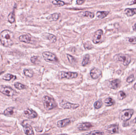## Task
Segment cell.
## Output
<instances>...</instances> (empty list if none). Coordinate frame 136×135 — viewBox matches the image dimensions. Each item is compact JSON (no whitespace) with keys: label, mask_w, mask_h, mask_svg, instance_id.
<instances>
[{"label":"cell","mask_w":136,"mask_h":135,"mask_svg":"<svg viewBox=\"0 0 136 135\" xmlns=\"http://www.w3.org/2000/svg\"><path fill=\"white\" fill-rule=\"evenodd\" d=\"M14 33L8 30H5L0 33V41L4 47H11L14 43Z\"/></svg>","instance_id":"obj_1"},{"label":"cell","mask_w":136,"mask_h":135,"mask_svg":"<svg viewBox=\"0 0 136 135\" xmlns=\"http://www.w3.org/2000/svg\"><path fill=\"white\" fill-rule=\"evenodd\" d=\"M43 101L44 108L47 111L52 110L57 106V103L54 99L48 96H44Z\"/></svg>","instance_id":"obj_2"},{"label":"cell","mask_w":136,"mask_h":135,"mask_svg":"<svg viewBox=\"0 0 136 135\" xmlns=\"http://www.w3.org/2000/svg\"><path fill=\"white\" fill-rule=\"evenodd\" d=\"M114 59L117 61H120L125 66H127L129 65L131 61V58L129 55L122 53L115 55Z\"/></svg>","instance_id":"obj_3"},{"label":"cell","mask_w":136,"mask_h":135,"mask_svg":"<svg viewBox=\"0 0 136 135\" xmlns=\"http://www.w3.org/2000/svg\"><path fill=\"white\" fill-rule=\"evenodd\" d=\"M134 113L132 109H125L121 111L119 115V118L121 120L127 121L131 118Z\"/></svg>","instance_id":"obj_4"},{"label":"cell","mask_w":136,"mask_h":135,"mask_svg":"<svg viewBox=\"0 0 136 135\" xmlns=\"http://www.w3.org/2000/svg\"><path fill=\"white\" fill-rule=\"evenodd\" d=\"M44 59L47 62H57L58 59L55 55L49 52H45L42 53Z\"/></svg>","instance_id":"obj_5"},{"label":"cell","mask_w":136,"mask_h":135,"mask_svg":"<svg viewBox=\"0 0 136 135\" xmlns=\"http://www.w3.org/2000/svg\"><path fill=\"white\" fill-rule=\"evenodd\" d=\"M0 92L8 96H13L16 93V92L11 88L3 85L0 86Z\"/></svg>","instance_id":"obj_6"},{"label":"cell","mask_w":136,"mask_h":135,"mask_svg":"<svg viewBox=\"0 0 136 135\" xmlns=\"http://www.w3.org/2000/svg\"><path fill=\"white\" fill-rule=\"evenodd\" d=\"M60 106L64 109H75L78 108L80 105L62 100L60 103Z\"/></svg>","instance_id":"obj_7"},{"label":"cell","mask_w":136,"mask_h":135,"mask_svg":"<svg viewBox=\"0 0 136 135\" xmlns=\"http://www.w3.org/2000/svg\"><path fill=\"white\" fill-rule=\"evenodd\" d=\"M59 76L61 78L72 79L77 78L78 76V74L76 72H61Z\"/></svg>","instance_id":"obj_8"},{"label":"cell","mask_w":136,"mask_h":135,"mask_svg":"<svg viewBox=\"0 0 136 135\" xmlns=\"http://www.w3.org/2000/svg\"><path fill=\"white\" fill-rule=\"evenodd\" d=\"M24 117L29 119L36 118L38 116V114L33 110L30 109H27L24 112Z\"/></svg>","instance_id":"obj_9"},{"label":"cell","mask_w":136,"mask_h":135,"mask_svg":"<svg viewBox=\"0 0 136 135\" xmlns=\"http://www.w3.org/2000/svg\"><path fill=\"white\" fill-rule=\"evenodd\" d=\"M103 34V31L102 30L99 29L95 32L93 36V42L95 44H97L100 42L102 36Z\"/></svg>","instance_id":"obj_10"},{"label":"cell","mask_w":136,"mask_h":135,"mask_svg":"<svg viewBox=\"0 0 136 135\" xmlns=\"http://www.w3.org/2000/svg\"><path fill=\"white\" fill-rule=\"evenodd\" d=\"M92 127V125L90 123H80L77 126V128L80 131L88 130Z\"/></svg>","instance_id":"obj_11"},{"label":"cell","mask_w":136,"mask_h":135,"mask_svg":"<svg viewBox=\"0 0 136 135\" xmlns=\"http://www.w3.org/2000/svg\"><path fill=\"white\" fill-rule=\"evenodd\" d=\"M23 126V129L24 130V133L27 135H34V133L33 129L32 126L27 124L22 123Z\"/></svg>","instance_id":"obj_12"},{"label":"cell","mask_w":136,"mask_h":135,"mask_svg":"<svg viewBox=\"0 0 136 135\" xmlns=\"http://www.w3.org/2000/svg\"><path fill=\"white\" fill-rule=\"evenodd\" d=\"M90 74L93 79H96L98 78L101 75L102 72L97 68H94L91 70Z\"/></svg>","instance_id":"obj_13"},{"label":"cell","mask_w":136,"mask_h":135,"mask_svg":"<svg viewBox=\"0 0 136 135\" xmlns=\"http://www.w3.org/2000/svg\"><path fill=\"white\" fill-rule=\"evenodd\" d=\"M71 123V120L70 119H64L58 121L57 122V126L58 128H64L69 125Z\"/></svg>","instance_id":"obj_14"},{"label":"cell","mask_w":136,"mask_h":135,"mask_svg":"<svg viewBox=\"0 0 136 135\" xmlns=\"http://www.w3.org/2000/svg\"><path fill=\"white\" fill-rule=\"evenodd\" d=\"M106 129L108 132L111 134H114L118 132L119 128L118 125L113 124L108 126Z\"/></svg>","instance_id":"obj_15"},{"label":"cell","mask_w":136,"mask_h":135,"mask_svg":"<svg viewBox=\"0 0 136 135\" xmlns=\"http://www.w3.org/2000/svg\"><path fill=\"white\" fill-rule=\"evenodd\" d=\"M60 14L59 13H55L54 14H52L49 15L47 18V19L50 22L56 21L59 18Z\"/></svg>","instance_id":"obj_16"},{"label":"cell","mask_w":136,"mask_h":135,"mask_svg":"<svg viewBox=\"0 0 136 135\" xmlns=\"http://www.w3.org/2000/svg\"><path fill=\"white\" fill-rule=\"evenodd\" d=\"M121 82L120 80L118 79H115L111 81L110 82L111 88L112 89L116 90L120 86Z\"/></svg>","instance_id":"obj_17"},{"label":"cell","mask_w":136,"mask_h":135,"mask_svg":"<svg viewBox=\"0 0 136 135\" xmlns=\"http://www.w3.org/2000/svg\"><path fill=\"white\" fill-rule=\"evenodd\" d=\"M19 39L21 42L26 43H30L31 41V37L27 35H21L19 36Z\"/></svg>","instance_id":"obj_18"},{"label":"cell","mask_w":136,"mask_h":135,"mask_svg":"<svg viewBox=\"0 0 136 135\" xmlns=\"http://www.w3.org/2000/svg\"><path fill=\"white\" fill-rule=\"evenodd\" d=\"M125 13L128 16H132L136 14V8H127Z\"/></svg>","instance_id":"obj_19"},{"label":"cell","mask_w":136,"mask_h":135,"mask_svg":"<svg viewBox=\"0 0 136 135\" xmlns=\"http://www.w3.org/2000/svg\"><path fill=\"white\" fill-rule=\"evenodd\" d=\"M109 12L108 11H99L96 13V16L98 18L100 19H102L107 16L109 14Z\"/></svg>","instance_id":"obj_20"},{"label":"cell","mask_w":136,"mask_h":135,"mask_svg":"<svg viewBox=\"0 0 136 135\" xmlns=\"http://www.w3.org/2000/svg\"><path fill=\"white\" fill-rule=\"evenodd\" d=\"M14 108L13 107H9L5 110L4 114L7 116H11L14 113Z\"/></svg>","instance_id":"obj_21"},{"label":"cell","mask_w":136,"mask_h":135,"mask_svg":"<svg viewBox=\"0 0 136 135\" xmlns=\"http://www.w3.org/2000/svg\"><path fill=\"white\" fill-rule=\"evenodd\" d=\"M47 35L46 36V39L48 40H49V41H50L52 43H55L57 41V38L55 35L52 34H50V33H47Z\"/></svg>","instance_id":"obj_22"},{"label":"cell","mask_w":136,"mask_h":135,"mask_svg":"<svg viewBox=\"0 0 136 135\" xmlns=\"http://www.w3.org/2000/svg\"><path fill=\"white\" fill-rule=\"evenodd\" d=\"M90 62V56L88 54H86L84 56L82 61V66H85L88 65Z\"/></svg>","instance_id":"obj_23"},{"label":"cell","mask_w":136,"mask_h":135,"mask_svg":"<svg viewBox=\"0 0 136 135\" xmlns=\"http://www.w3.org/2000/svg\"><path fill=\"white\" fill-rule=\"evenodd\" d=\"M114 104V100L110 98H107L105 101V106H106L107 107L111 106H113Z\"/></svg>","instance_id":"obj_24"},{"label":"cell","mask_w":136,"mask_h":135,"mask_svg":"<svg viewBox=\"0 0 136 135\" xmlns=\"http://www.w3.org/2000/svg\"><path fill=\"white\" fill-rule=\"evenodd\" d=\"M8 19L9 22H10V23H13L15 21V17L14 12H12L9 14L8 17Z\"/></svg>","instance_id":"obj_25"},{"label":"cell","mask_w":136,"mask_h":135,"mask_svg":"<svg viewBox=\"0 0 136 135\" xmlns=\"http://www.w3.org/2000/svg\"><path fill=\"white\" fill-rule=\"evenodd\" d=\"M104 133L100 131L94 130L91 131L89 133H86L84 135H103Z\"/></svg>","instance_id":"obj_26"},{"label":"cell","mask_w":136,"mask_h":135,"mask_svg":"<svg viewBox=\"0 0 136 135\" xmlns=\"http://www.w3.org/2000/svg\"><path fill=\"white\" fill-rule=\"evenodd\" d=\"M24 73L25 75L27 77L31 78L33 76V71L31 69H25L24 70Z\"/></svg>","instance_id":"obj_27"},{"label":"cell","mask_w":136,"mask_h":135,"mask_svg":"<svg viewBox=\"0 0 136 135\" xmlns=\"http://www.w3.org/2000/svg\"><path fill=\"white\" fill-rule=\"evenodd\" d=\"M16 78V77L13 75L10 74H7L6 75H5L3 77V79L6 81H10L13 78Z\"/></svg>","instance_id":"obj_28"},{"label":"cell","mask_w":136,"mask_h":135,"mask_svg":"<svg viewBox=\"0 0 136 135\" xmlns=\"http://www.w3.org/2000/svg\"><path fill=\"white\" fill-rule=\"evenodd\" d=\"M14 86L18 90H23L26 88V86L25 85H23L21 83L19 82H16L14 84Z\"/></svg>","instance_id":"obj_29"},{"label":"cell","mask_w":136,"mask_h":135,"mask_svg":"<svg viewBox=\"0 0 136 135\" xmlns=\"http://www.w3.org/2000/svg\"><path fill=\"white\" fill-rule=\"evenodd\" d=\"M67 57L68 59L69 60V62L71 64H75L77 61V60L75 58H74V57L69 54H66Z\"/></svg>","instance_id":"obj_30"},{"label":"cell","mask_w":136,"mask_h":135,"mask_svg":"<svg viewBox=\"0 0 136 135\" xmlns=\"http://www.w3.org/2000/svg\"><path fill=\"white\" fill-rule=\"evenodd\" d=\"M102 102L101 100H98L94 103V107L95 109H99L102 107Z\"/></svg>","instance_id":"obj_31"},{"label":"cell","mask_w":136,"mask_h":135,"mask_svg":"<svg viewBox=\"0 0 136 135\" xmlns=\"http://www.w3.org/2000/svg\"><path fill=\"white\" fill-rule=\"evenodd\" d=\"M52 3L53 5H57L58 6H64L65 3L63 1L61 0H53L52 1Z\"/></svg>","instance_id":"obj_32"},{"label":"cell","mask_w":136,"mask_h":135,"mask_svg":"<svg viewBox=\"0 0 136 135\" xmlns=\"http://www.w3.org/2000/svg\"><path fill=\"white\" fill-rule=\"evenodd\" d=\"M118 99L120 100H123L126 97V94L123 91H120L118 94Z\"/></svg>","instance_id":"obj_33"},{"label":"cell","mask_w":136,"mask_h":135,"mask_svg":"<svg viewBox=\"0 0 136 135\" xmlns=\"http://www.w3.org/2000/svg\"><path fill=\"white\" fill-rule=\"evenodd\" d=\"M84 16L85 17H90L92 19L94 17V14L93 13L90 12H85L84 14Z\"/></svg>","instance_id":"obj_34"},{"label":"cell","mask_w":136,"mask_h":135,"mask_svg":"<svg viewBox=\"0 0 136 135\" xmlns=\"http://www.w3.org/2000/svg\"><path fill=\"white\" fill-rule=\"evenodd\" d=\"M134 80H135V77H134V75H132L128 77L127 80V81L128 82V83H131L132 82H133Z\"/></svg>","instance_id":"obj_35"},{"label":"cell","mask_w":136,"mask_h":135,"mask_svg":"<svg viewBox=\"0 0 136 135\" xmlns=\"http://www.w3.org/2000/svg\"><path fill=\"white\" fill-rule=\"evenodd\" d=\"M91 45V43H90L89 42H86V43H85V44H84V46L85 48L86 49H88V50H89V49H91L92 47V46H89V45Z\"/></svg>","instance_id":"obj_36"},{"label":"cell","mask_w":136,"mask_h":135,"mask_svg":"<svg viewBox=\"0 0 136 135\" xmlns=\"http://www.w3.org/2000/svg\"><path fill=\"white\" fill-rule=\"evenodd\" d=\"M38 59V57L37 56H33L31 57L30 60H31V62L33 63V64H35L36 62V61H37Z\"/></svg>","instance_id":"obj_37"},{"label":"cell","mask_w":136,"mask_h":135,"mask_svg":"<svg viewBox=\"0 0 136 135\" xmlns=\"http://www.w3.org/2000/svg\"><path fill=\"white\" fill-rule=\"evenodd\" d=\"M129 42L131 43H136V38H130L129 40Z\"/></svg>","instance_id":"obj_38"},{"label":"cell","mask_w":136,"mask_h":135,"mask_svg":"<svg viewBox=\"0 0 136 135\" xmlns=\"http://www.w3.org/2000/svg\"><path fill=\"white\" fill-rule=\"evenodd\" d=\"M85 2L84 0H77V3L78 5H82V4L84 2Z\"/></svg>","instance_id":"obj_39"},{"label":"cell","mask_w":136,"mask_h":135,"mask_svg":"<svg viewBox=\"0 0 136 135\" xmlns=\"http://www.w3.org/2000/svg\"><path fill=\"white\" fill-rule=\"evenodd\" d=\"M131 2H132V3H129V5H133V4H136V0H134V1H132Z\"/></svg>","instance_id":"obj_40"},{"label":"cell","mask_w":136,"mask_h":135,"mask_svg":"<svg viewBox=\"0 0 136 135\" xmlns=\"http://www.w3.org/2000/svg\"><path fill=\"white\" fill-rule=\"evenodd\" d=\"M133 29L136 31V23H135V25H134V27H133Z\"/></svg>","instance_id":"obj_41"},{"label":"cell","mask_w":136,"mask_h":135,"mask_svg":"<svg viewBox=\"0 0 136 135\" xmlns=\"http://www.w3.org/2000/svg\"><path fill=\"white\" fill-rule=\"evenodd\" d=\"M134 88L135 90H136V83H135V85L134 86Z\"/></svg>","instance_id":"obj_42"},{"label":"cell","mask_w":136,"mask_h":135,"mask_svg":"<svg viewBox=\"0 0 136 135\" xmlns=\"http://www.w3.org/2000/svg\"><path fill=\"white\" fill-rule=\"evenodd\" d=\"M133 123H135V124H136V117L135 118L134 120H133Z\"/></svg>","instance_id":"obj_43"},{"label":"cell","mask_w":136,"mask_h":135,"mask_svg":"<svg viewBox=\"0 0 136 135\" xmlns=\"http://www.w3.org/2000/svg\"><path fill=\"white\" fill-rule=\"evenodd\" d=\"M49 135V134H41V135Z\"/></svg>","instance_id":"obj_44"},{"label":"cell","mask_w":136,"mask_h":135,"mask_svg":"<svg viewBox=\"0 0 136 135\" xmlns=\"http://www.w3.org/2000/svg\"><path fill=\"white\" fill-rule=\"evenodd\" d=\"M67 135V134H61V135Z\"/></svg>","instance_id":"obj_45"}]
</instances>
